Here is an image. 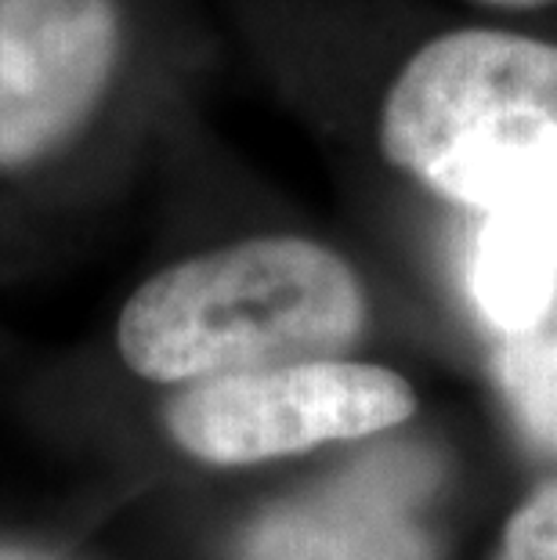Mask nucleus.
Masks as SVG:
<instances>
[{
  "instance_id": "obj_1",
  "label": "nucleus",
  "mask_w": 557,
  "mask_h": 560,
  "mask_svg": "<svg viewBox=\"0 0 557 560\" xmlns=\"http://www.w3.org/2000/svg\"><path fill=\"white\" fill-rule=\"evenodd\" d=\"M362 285L334 249L276 235L149 279L120 318V351L160 384L326 359L359 337Z\"/></svg>"
},
{
  "instance_id": "obj_2",
  "label": "nucleus",
  "mask_w": 557,
  "mask_h": 560,
  "mask_svg": "<svg viewBox=\"0 0 557 560\" xmlns=\"http://www.w3.org/2000/svg\"><path fill=\"white\" fill-rule=\"evenodd\" d=\"M381 149L474 210L557 199V47L500 30L431 40L387 94Z\"/></svg>"
},
{
  "instance_id": "obj_3",
  "label": "nucleus",
  "mask_w": 557,
  "mask_h": 560,
  "mask_svg": "<svg viewBox=\"0 0 557 560\" xmlns=\"http://www.w3.org/2000/svg\"><path fill=\"white\" fill-rule=\"evenodd\" d=\"M413 416V390L391 369L307 359L196 380L167 427L207 463H257L326 441L365 438Z\"/></svg>"
},
{
  "instance_id": "obj_4",
  "label": "nucleus",
  "mask_w": 557,
  "mask_h": 560,
  "mask_svg": "<svg viewBox=\"0 0 557 560\" xmlns=\"http://www.w3.org/2000/svg\"><path fill=\"white\" fill-rule=\"evenodd\" d=\"M116 55L113 0H0V166L44 160L73 138Z\"/></svg>"
},
{
  "instance_id": "obj_5",
  "label": "nucleus",
  "mask_w": 557,
  "mask_h": 560,
  "mask_svg": "<svg viewBox=\"0 0 557 560\" xmlns=\"http://www.w3.org/2000/svg\"><path fill=\"white\" fill-rule=\"evenodd\" d=\"M428 485V459L413 452L370 456L323 495L260 521L243 560H431L409 514Z\"/></svg>"
},
{
  "instance_id": "obj_6",
  "label": "nucleus",
  "mask_w": 557,
  "mask_h": 560,
  "mask_svg": "<svg viewBox=\"0 0 557 560\" xmlns=\"http://www.w3.org/2000/svg\"><path fill=\"white\" fill-rule=\"evenodd\" d=\"M481 213L467 260L471 301L507 337L539 329L557 307V199H514Z\"/></svg>"
},
{
  "instance_id": "obj_7",
  "label": "nucleus",
  "mask_w": 557,
  "mask_h": 560,
  "mask_svg": "<svg viewBox=\"0 0 557 560\" xmlns=\"http://www.w3.org/2000/svg\"><path fill=\"white\" fill-rule=\"evenodd\" d=\"M496 380L518 423L539 445L557 448V332H511L496 354Z\"/></svg>"
},
{
  "instance_id": "obj_8",
  "label": "nucleus",
  "mask_w": 557,
  "mask_h": 560,
  "mask_svg": "<svg viewBox=\"0 0 557 560\" xmlns=\"http://www.w3.org/2000/svg\"><path fill=\"white\" fill-rule=\"evenodd\" d=\"M500 560H557V485H547L518 510Z\"/></svg>"
},
{
  "instance_id": "obj_9",
  "label": "nucleus",
  "mask_w": 557,
  "mask_h": 560,
  "mask_svg": "<svg viewBox=\"0 0 557 560\" xmlns=\"http://www.w3.org/2000/svg\"><path fill=\"white\" fill-rule=\"evenodd\" d=\"M481 4H496V8H536V4H547V0H481Z\"/></svg>"
},
{
  "instance_id": "obj_10",
  "label": "nucleus",
  "mask_w": 557,
  "mask_h": 560,
  "mask_svg": "<svg viewBox=\"0 0 557 560\" xmlns=\"http://www.w3.org/2000/svg\"><path fill=\"white\" fill-rule=\"evenodd\" d=\"M0 560H33L26 553H15V550H0Z\"/></svg>"
}]
</instances>
